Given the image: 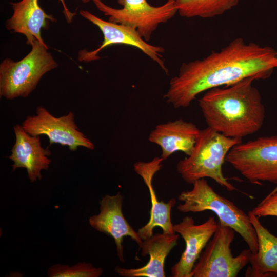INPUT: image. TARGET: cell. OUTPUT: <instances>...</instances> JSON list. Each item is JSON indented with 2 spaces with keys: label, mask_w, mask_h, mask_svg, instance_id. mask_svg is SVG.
I'll use <instances>...</instances> for the list:
<instances>
[{
  "label": "cell",
  "mask_w": 277,
  "mask_h": 277,
  "mask_svg": "<svg viewBox=\"0 0 277 277\" xmlns=\"http://www.w3.org/2000/svg\"><path fill=\"white\" fill-rule=\"evenodd\" d=\"M95 7L109 17L108 21L134 28L146 42L151 39L159 25L167 22L177 12L175 0L153 6L147 0H117L122 8H112L102 0H91Z\"/></svg>",
  "instance_id": "ba28073f"
},
{
  "label": "cell",
  "mask_w": 277,
  "mask_h": 277,
  "mask_svg": "<svg viewBox=\"0 0 277 277\" xmlns=\"http://www.w3.org/2000/svg\"><path fill=\"white\" fill-rule=\"evenodd\" d=\"M123 200L124 196L120 192L114 195H106L102 197L99 202L100 213L91 216L89 223L96 230L114 239L118 258L121 262L124 263V238L130 237L137 244L139 248L143 240L137 231H135L123 215Z\"/></svg>",
  "instance_id": "7c38bea8"
},
{
  "label": "cell",
  "mask_w": 277,
  "mask_h": 277,
  "mask_svg": "<svg viewBox=\"0 0 277 277\" xmlns=\"http://www.w3.org/2000/svg\"><path fill=\"white\" fill-rule=\"evenodd\" d=\"M225 161L253 184L277 183V136L238 144L228 152Z\"/></svg>",
  "instance_id": "8992f818"
},
{
  "label": "cell",
  "mask_w": 277,
  "mask_h": 277,
  "mask_svg": "<svg viewBox=\"0 0 277 277\" xmlns=\"http://www.w3.org/2000/svg\"><path fill=\"white\" fill-rule=\"evenodd\" d=\"M247 77L210 89L199 100L208 127L229 137L241 138L262 128L265 110L258 89Z\"/></svg>",
  "instance_id": "7a4b0ae2"
},
{
  "label": "cell",
  "mask_w": 277,
  "mask_h": 277,
  "mask_svg": "<svg viewBox=\"0 0 277 277\" xmlns=\"http://www.w3.org/2000/svg\"><path fill=\"white\" fill-rule=\"evenodd\" d=\"M163 161L161 157H155L150 161H138L133 165L135 172L142 177L148 188L151 203L149 220L137 231L142 240L151 237L156 227H161L164 233H175L171 222V212L176 204V200L173 198L167 203L159 201L152 184L153 178L155 173L161 169Z\"/></svg>",
  "instance_id": "5bb4252c"
},
{
  "label": "cell",
  "mask_w": 277,
  "mask_h": 277,
  "mask_svg": "<svg viewBox=\"0 0 277 277\" xmlns=\"http://www.w3.org/2000/svg\"><path fill=\"white\" fill-rule=\"evenodd\" d=\"M235 231L217 222V229L201 252L190 277H235L249 263L251 250L233 256L230 246Z\"/></svg>",
  "instance_id": "52a82bcc"
},
{
  "label": "cell",
  "mask_w": 277,
  "mask_h": 277,
  "mask_svg": "<svg viewBox=\"0 0 277 277\" xmlns=\"http://www.w3.org/2000/svg\"><path fill=\"white\" fill-rule=\"evenodd\" d=\"M276 52H277V50H276Z\"/></svg>",
  "instance_id": "603a6c76"
},
{
  "label": "cell",
  "mask_w": 277,
  "mask_h": 277,
  "mask_svg": "<svg viewBox=\"0 0 277 277\" xmlns=\"http://www.w3.org/2000/svg\"><path fill=\"white\" fill-rule=\"evenodd\" d=\"M200 131L192 122L180 118L156 125L150 132L148 141L160 146V157L164 161L177 151L190 155Z\"/></svg>",
  "instance_id": "9a60e30c"
},
{
  "label": "cell",
  "mask_w": 277,
  "mask_h": 277,
  "mask_svg": "<svg viewBox=\"0 0 277 277\" xmlns=\"http://www.w3.org/2000/svg\"><path fill=\"white\" fill-rule=\"evenodd\" d=\"M15 141L9 159L13 162L12 171L24 168L27 170L30 182L41 180L42 170H48L51 163V152L42 146L40 136H33L25 131L22 126L13 127Z\"/></svg>",
  "instance_id": "4fadbf2b"
},
{
  "label": "cell",
  "mask_w": 277,
  "mask_h": 277,
  "mask_svg": "<svg viewBox=\"0 0 277 277\" xmlns=\"http://www.w3.org/2000/svg\"><path fill=\"white\" fill-rule=\"evenodd\" d=\"M101 267H95L91 263L79 262L73 266L55 264L49 268V277H99L102 275Z\"/></svg>",
  "instance_id": "ffe728a7"
},
{
  "label": "cell",
  "mask_w": 277,
  "mask_h": 277,
  "mask_svg": "<svg viewBox=\"0 0 277 277\" xmlns=\"http://www.w3.org/2000/svg\"><path fill=\"white\" fill-rule=\"evenodd\" d=\"M242 142L241 138L227 137L208 127L201 130L192 152L178 162L177 171L188 184L209 177L229 191L237 190L224 176L222 166L230 150Z\"/></svg>",
  "instance_id": "3957f363"
},
{
  "label": "cell",
  "mask_w": 277,
  "mask_h": 277,
  "mask_svg": "<svg viewBox=\"0 0 277 277\" xmlns=\"http://www.w3.org/2000/svg\"><path fill=\"white\" fill-rule=\"evenodd\" d=\"M179 234L174 233H156L143 240L138 250L141 255H149L147 263L137 268H125L116 266L114 271L123 277H165V260L171 250L177 245Z\"/></svg>",
  "instance_id": "e0dca14e"
},
{
  "label": "cell",
  "mask_w": 277,
  "mask_h": 277,
  "mask_svg": "<svg viewBox=\"0 0 277 277\" xmlns=\"http://www.w3.org/2000/svg\"><path fill=\"white\" fill-rule=\"evenodd\" d=\"M10 4L13 13L6 21V28L13 33L24 35L27 45H31L36 41L46 45L41 36V30L48 28L49 21L56 22L53 16L44 11L38 0H21L10 2Z\"/></svg>",
  "instance_id": "2e32d148"
},
{
  "label": "cell",
  "mask_w": 277,
  "mask_h": 277,
  "mask_svg": "<svg viewBox=\"0 0 277 277\" xmlns=\"http://www.w3.org/2000/svg\"><path fill=\"white\" fill-rule=\"evenodd\" d=\"M74 117L71 111L62 116L55 117L44 107L38 106L35 114L27 116L21 125L31 135H46L50 145L67 146L71 151H76L79 147L94 150L93 143L80 131Z\"/></svg>",
  "instance_id": "9c48e42d"
},
{
  "label": "cell",
  "mask_w": 277,
  "mask_h": 277,
  "mask_svg": "<svg viewBox=\"0 0 277 277\" xmlns=\"http://www.w3.org/2000/svg\"><path fill=\"white\" fill-rule=\"evenodd\" d=\"M239 0H175L177 12L186 18H212L236 6Z\"/></svg>",
  "instance_id": "d6986e66"
},
{
  "label": "cell",
  "mask_w": 277,
  "mask_h": 277,
  "mask_svg": "<svg viewBox=\"0 0 277 277\" xmlns=\"http://www.w3.org/2000/svg\"><path fill=\"white\" fill-rule=\"evenodd\" d=\"M62 4L63 7L64 8V14L65 15V16L66 17V19L68 23H70L72 21V19L73 18V16L75 15L74 13H72L69 11L68 8L67 7L65 3V0H58ZM82 2L84 3H87L90 2L91 0H80Z\"/></svg>",
  "instance_id": "7402d4cb"
},
{
  "label": "cell",
  "mask_w": 277,
  "mask_h": 277,
  "mask_svg": "<svg viewBox=\"0 0 277 277\" xmlns=\"http://www.w3.org/2000/svg\"><path fill=\"white\" fill-rule=\"evenodd\" d=\"M80 14L100 29L103 35V41L102 44L95 50L90 51L84 50L80 51L78 61L89 62L98 60L100 58L98 56V53L105 48L112 45H126L141 50L156 62L166 74H168V69L162 55L165 52L163 47L148 43L137 30L131 27L104 21L85 10H81Z\"/></svg>",
  "instance_id": "30bf717a"
},
{
  "label": "cell",
  "mask_w": 277,
  "mask_h": 277,
  "mask_svg": "<svg viewBox=\"0 0 277 277\" xmlns=\"http://www.w3.org/2000/svg\"><path fill=\"white\" fill-rule=\"evenodd\" d=\"M217 227V222L212 216L196 225L192 217L186 216L179 223L173 225L174 232L184 240L185 248L179 261L171 268L172 276L190 277L195 263Z\"/></svg>",
  "instance_id": "8fae6325"
},
{
  "label": "cell",
  "mask_w": 277,
  "mask_h": 277,
  "mask_svg": "<svg viewBox=\"0 0 277 277\" xmlns=\"http://www.w3.org/2000/svg\"><path fill=\"white\" fill-rule=\"evenodd\" d=\"M30 51L15 62L4 59L0 64V96L11 100L27 97L36 88L42 77L58 64L47 45L38 41Z\"/></svg>",
  "instance_id": "5b68a950"
},
{
  "label": "cell",
  "mask_w": 277,
  "mask_h": 277,
  "mask_svg": "<svg viewBox=\"0 0 277 277\" xmlns=\"http://www.w3.org/2000/svg\"><path fill=\"white\" fill-rule=\"evenodd\" d=\"M260 218L262 216H277V189L268 195L252 210Z\"/></svg>",
  "instance_id": "44dd1931"
},
{
  "label": "cell",
  "mask_w": 277,
  "mask_h": 277,
  "mask_svg": "<svg viewBox=\"0 0 277 277\" xmlns=\"http://www.w3.org/2000/svg\"><path fill=\"white\" fill-rule=\"evenodd\" d=\"M191 190L182 191L178 200L183 202L176 208L181 212L213 211L221 224L232 228L248 245L252 253L256 252L258 243L255 229L248 213L232 202L216 192L206 180L195 181Z\"/></svg>",
  "instance_id": "277c9868"
},
{
  "label": "cell",
  "mask_w": 277,
  "mask_h": 277,
  "mask_svg": "<svg viewBox=\"0 0 277 277\" xmlns=\"http://www.w3.org/2000/svg\"><path fill=\"white\" fill-rule=\"evenodd\" d=\"M248 214L256 234L258 249L251 254L245 276L277 277V237L263 226L251 210Z\"/></svg>",
  "instance_id": "ac0fdd59"
},
{
  "label": "cell",
  "mask_w": 277,
  "mask_h": 277,
  "mask_svg": "<svg viewBox=\"0 0 277 277\" xmlns=\"http://www.w3.org/2000/svg\"><path fill=\"white\" fill-rule=\"evenodd\" d=\"M275 68L276 50L236 38L202 59L182 63L163 98L175 108H186L203 92L247 77L266 79Z\"/></svg>",
  "instance_id": "6da1fadb"
}]
</instances>
